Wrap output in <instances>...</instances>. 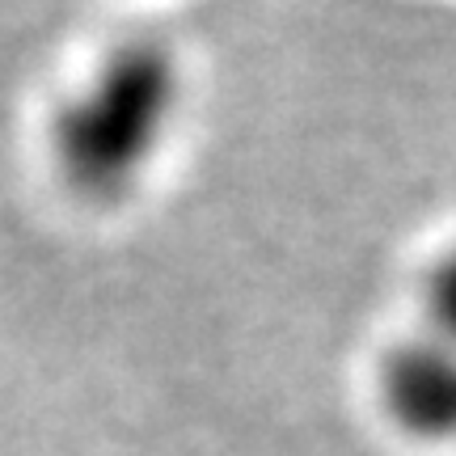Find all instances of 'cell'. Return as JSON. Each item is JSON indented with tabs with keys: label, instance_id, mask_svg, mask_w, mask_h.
I'll list each match as a JSON object with an SVG mask.
<instances>
[{
	"label": "cell",
	"instance_id": "7a4b0ae2",
	"mask_svg": "<svg viewBox=\"0 0 456 456\" xmlns=\"http://www.w3.org/2000/svg\"><path fill=\"white\" fill-rule=\"evenodd\" d=\"M380 402L414 440H456V342L427 326L402 338L380 363Z\"/></svg>",
	"mask_w": 456,
	"mask_h": 456
},
{
	"label": "cell",
	"instance_id": "3957f363",
	"mask_svg": "<svg viewBox=\"0 0 456 456\" xmlns=\"http://www.w3.org/2000/svg\"><path fill=\"white\" fill-rule=\"evenodd\" d=\"M423 317L427 330L456 342V245L431 258L423 275Z\"/></svg>",
	"mask_w": 456,
	"mask_h": 456
},
{
	"label": "cell",
	"instance_id": "6da1fadb",
	"mask_svg": "<svg viewBox=\"0 0 456 456\" xmlns=\"http://www.w3.org/2000/svg\"><path fill=\"white\" fill-rule=\"evenodd\" d=\"M186 106V64L161 34H127L102 51L47 123L51 165L94 208L127 203L157 169Z\"/></svg>",
	"mask_w": 456,
	"mask_h": 456
}]
</instances>
